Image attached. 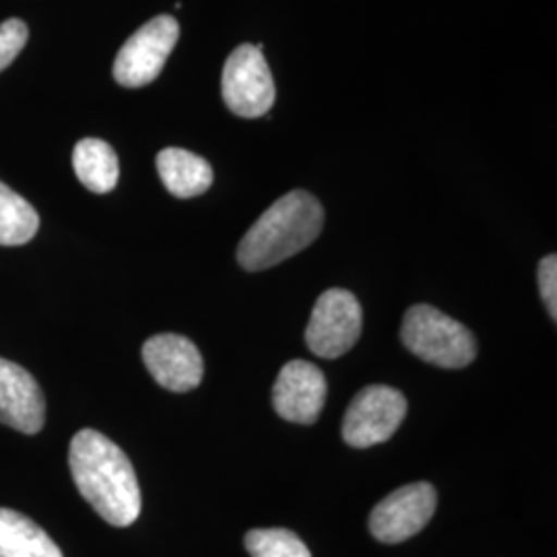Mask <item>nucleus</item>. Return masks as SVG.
Returning a JSON list of instances; mask_svg holds the SVG:
<instances>
[{"mask_svg":"<svg viewBox=\"0 0 557 557\" xmlns=\"http://www.w3.org/2000/svg\"><path fill=\"white\" fill-rule=\"evenodd\" d=\"M361 326L363 312L358 298L335 287L317 299L306 329V345L319 358H341L358 343Z\"/></svg>","mask_w":557,"mask_h":557,"instance_id":"obj_5","label":"nucleus"},{"mask_svg":"<svg viewBox=\"0 0 557 557\" xmlns=\"http://www.w3.org/2000/svg\"><path fill=\"white\" fill-rule=\"evenodd\" d=\"M400 338L413 356L444 370L467 368L478 358V341L473 333L428 304L407 310Z\"/></svg>","mask_w":557,"mask_h":557,"instance_id":"obj_3","label":"nucleus"},{"mask_svg":"<svg viewBox=\"0 0 557 557\" xmlns=\"http://www.w3.org/2000/svg\"><path fill=\"white\" fill-rule=\"evenodd\" d=\"M0 557H62V552L32 518L0 508Z\"/></svg>","mask_w":557,"mask_h":557,"instance_id":"obj_13","label":"nucleus"},{"mask_svg":"<svg viewBox=\"0 0 557 557\" xmlns=\"http://www.w3.org/2000/svg\"><path fill=\"white\" fill-rule=\"evenodd\" d=\"M326 391V379L319 366L294 359L278 372L273 386V407L278 418L310 425L322 413Z\"/></svg>","mask_w":557,"mask_h":557,"instance_id":"obj_10","label":"nucleus"},{"mask_svg":"<svg viewBox=\"0 0 557 557\" xmlns=\"http://www.w3.org/2000/svg\"><path fill=\"white\" fill-rule=\"evenodd\" d=\"M46 421V398L36 379L17 363L0 358V423L34 436Z\"/></svg>","mask_w":557,"mask_h":557,"instance_id":"obj_11","label":"nucleus"},{"mask_svg":"<svg viewBox=\"0 0 557 557\" xmlns=\"http://www.w3.org/2000/svg\"><path fill=\"white\" fill-rule=\"evenodd\" d=\"M40 230L38 211L0 182V246H21Z\"/></svg>","mask_w":557,"mask_h":557,"instance_id":"obj_15","label":"nucleus"},{"mask_svg":"<svg viewBox=\"0 0 557 557\" xmlns=\"http://www.w3.org/2000/svg\"><path fill=\"white\" fill-rule=\"evenodd\" d=\"M29 29L21 20H7L0 23V71H4L17 59L27 44Z\"/></svg>","mask_w":557,"mask_h":557,"instance_id":"obj_17","label":"nucleus"},{"mask_svg":"<svg viewBox=\"0 0 557 557\" xmlns=\"http://www.w3.org/2000/svg\"><path fill=\"white\" fill-rule=\"evenodd\" d=\"M221 94L225 106L242 119H260L275 103V83L262 44H242L223 66Z\"/></svg>","mask_w":557,"mask_h":557,"instance_id":"obj_4","label":"nucleus"},{"mask_svg":"<svg viewBox=\"0 0 557 557\" xmlns=\"http://www.w3.org/2000/svg\"><path fill=\"white\" fill-rule=\"evenodd\" d=\"M407 416V398L393 386L372 384L347 407L343 440L354 448H370L393 438Z\"/></svg>","mask_w":557,"mask_h":557,"instance_id":"obj_7","label":"nucleus"},{"mask_svg":"<svg viewBox=\"0 0 557 557\" xmlns=\"http://www.w3.org/2000/svg\"><path fill=\"white\" fill-rule=\"evenodd\" d=\"M539 289L552 320H557V257L549 255L539 264Z\"/></svg>","mask_w":557,"mask_h":557,"instance_id":"obj_18","label":"nucleus"},{"mask_svg":"<svg viewBox=\"0 0 557 557\" xmlns=\"http://www.w3.org/2000/svg\"><path fill=\"white\" fill-rule=\"evenodd\" d=\"M324 211L306 190L275 200L246 232L238 246V262L246 271H267L296 257L319 238Z\"/></svg>","mask_w":557,"mask_h":557,"instance_id":"obj_2","label":"nucleus"},{"mask_svg":"<svg viewBox=\"0 0 557 557\" xmlns=\"http://www.w3.org/2000/svg\"><path fill=\"white\" fill-rule=\"evenodd\" d=\"M246 549L252 557H312L306 543L287 529H255L246 535Z\"/></svg>","mask_w":557,"mask_h":557,"instance_id":"obj_16","label":"nucleus"},{"mask_svg":"<svg viewBox=\"0 0 557 557\" xmlns=\"http://www.w3.org/2000/svg\"><path fill=\"white\" fill-rule=\"evenodd\" d=\"M143 361L156 382L172 393H188L202 382L205 363L190 338L163 333L143 345Z\"/></svg>","mask_w":557,"mask_h":557,"instance_id":"obj_9","label":"nucleus"},{"mask_svg":"<svg viewBox=\"0 0 557 557\" xmlns=\"http://www.w3.org/2000/svg\"><path fill=\"white\" fill-rule=\"evenodd\" d=\"M180 38L178 21L160 15L145 23L120 48L114 60V79L122 87H145L160 77Z\"/></svg>","mask_w":557,"mask_h":557,"instance_id":"obj_6","label":"nucleus"},{"mask_svg":"<svg viewBox=\"0 0 557 557\" xmlns=\"http://www.w3.org/2000/svg\"><path fill=\"white\" fill-rule=\"evenodd\" d=\"M71 475L81 496L112 527H131L140 515V487L124 450L96 430L71 440Z\"/></svg>","mask_w":557,"mask_h":557,"instance_id":"obj_1","label":"nucleus"},{"mask_svg":"<svg viewBox=\"0 0 557 557\" xmlns=\"http://www.w3.org/2000/svg\"><path fill=\"white\" fill-rule=\"evenodd\" d=\"M73 168L81 184L96 195H106L119 184V158L106 140H79L73 151Z\"/></svg>","mask_w":557,"mask_h":557,"instance_id":"obj_14","label":"nucleus"},{"mask_svg":"<svg viewBox=\"0 0 557 557\" xmlns=\"http://www.w3.org/2000/svg\"><path fill=\"white\" fill-rule=\"evenodd\" d=\"M438 496L434 485L418 481L400 487L380 502L370 515V533L395 545L416 537L436 512Z\"/></svg>","mask_w":557,"mask_h":557,"instance_id":"obj_8","label":"nucleus"},{"mask_svg":"<svg viewBox=\"0 0 557 557\" xmlns=\"http://www.w3.org/2000/svg\"><path fill=\"white\" fill-rule=\"evenodd\" d=\"M158 172L168 193L176 199L200 197L213 184V170L209 161L176 147H168L160 151Z\"/></svg>","mask_w":557,"mask_h":557,"instance_id":"obj_12","label":"nucleus"}]
</instances>
